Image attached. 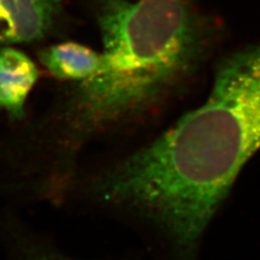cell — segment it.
I'll list each match as a JSON object with an SVG mask.
<instances>
[{
    "mask_svg": "<svg viewBox=\"0 0 260 260\" xmlns=\"http://www.w3.org/2000/svg\"><path fill=\"white\" fill-rule=\"evenodd\" d=\"M39 72L27 54L13 47L0 48V114L19 120L25 116V105Z\"/></svg>",
    "mask_w": 260,
    "mask_h": 260,
    "instance_id": "cell-3",
    "label": "cell"
},
{
    "mask_svg": "<svg viewBox=\"0 0 260 260\" xmlns=\"http://www.w3.org/2000/svg\"><path fill=\"white\" fill-rule=\"evenodd\" d=\"M38 56L40 63L53 77L75 84L96 76L104 65L102 52L73 42L45 48Z\"/></svg>",
    "mask_w": 260,
    "mask_h": 260,
    "instance_id": "cell-5",
    "label": "cell"
},
{
    "mask_svg": "<svg viewBox=\"0 0 260 260\" xmlns=\"http://www.w3.org/2000/svg\"><path fill=\"white\" fill-rule=\"evenodd\" d=\"M259 150L260 40L219 64L206 101L105 169L92 192L153 225L178 260H193L207 225Z\"/></svg>",
    "mask_w": 260,
    "mask_h": 260,
    "instance_id": "cell-1",
    "label": "cell"
},
{
    "mask_svg": "<svg viewBox=\"0 0 260 260\" xmlns=\"http://www.w3.org/2000/svg\"><path fill=\"white\" fill-rule=\"evenodd\" d=\"M64 0H0V11L10 22L13 44L46 37L62 11Z\"/></svg>",
    "mask_w": 260,
    "mask_h": 260,
    "instance_id": "cell-4",
    "label": "cell"
},
{
    "mask_svg": "<svg viewBox=\"0 0 260 260\" xmlns=\"http://www.w3.org/2000/svg\"><path fill=\"white\" fill-rule=\"evenodd\" d=\"M0 44H13V31L10 22L0 11Z\"/></svg>",
    "mask_w": 260,
    "mask_h": 260,
    "instance_id": "cell-7",
    "label": "cell"
},
{
    "mask_svg": "<svg viewBox=\"0 0 260 260\" xmlns=\"http://www.w3.org/2000/svg\"><path fill=\"white\" fill-rule=\"evenodd\" d=\"M21 260H74L65 257L56 251L47 249L43 246H37L29 242H24L21 251Z\"/></svg>",
    "mask_w": 260,
    "mask_h": 260,
    "instance_id": "cell-6",
    "label": "cell"
},
{
    "mask_svg": "<svg viewBox=\"0 0 260 260\" xmlns=\"http://www.w3.org/2000/svg\"><path fill=\"white\" fill-rule=\"evenodd\" d=\"M96 20L104 65L75 84L65 107L71 148L145 115L191 74L208 45L191 0H101Z\"/></svg>",
    "mask_w": 260,
    "mask_h": 260,
    "instance_id": "cell-2",
    "label": "cell"
}]
</instances>
